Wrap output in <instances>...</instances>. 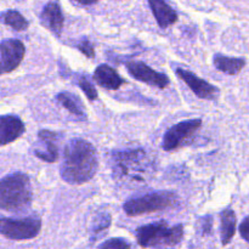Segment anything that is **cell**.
Returning a JSON list of instances; mask_svg holds the SVG:
<instances>
[{
  "label": "cell",
  "instance_id": "6da1fadb",
  "mask_svg": "<svg viewBox=\"0 0 249 249\" xmlns=\"http://www.w3.org/2000/svg\"><path fill=\"white\" fill-rule=\"evenodd\" d=\"M97 155L94 146L83 139H72L66 145L61 163V178L68 184H84L96 174Z\"/></svg>",
  "mask_w": 249,
  "mask_h": 249
},
{
  "label": "cell",
  "instance_id": "7a4b0ae2",
  "mask_svg": "<svg viewBox=\"0 0 249 249\" xmlns=\"http://www.w3.org/2000/svg\"><path fill=\"white\" fill-rule=\"evenodd\" d=\"M31 180L24 173H12L0 180V209L17 212L29 207L33 196Z\"/></svg>",
  "mask_w": 249,
  "mask_h": 249
},
{
  "label": "cell",
  "instance_id": "3957f363",
  "mask_svg": "<svg viewBox=\"0 0 249 249\" xmlns=\"http://www.w3.org/2000/svg\"><path fill=\"white\" fill-rule=\"evenodd\" d=\"M184 237V226H169L165 221L143 225L136 230L138 243L143 248L173 249Z\"/></svg>",
  "mask_w": 249,
  "mask_h": 249
},
{
  "label": "cell",
  "instance_id": "277c9868",
  "mask_svg": "<svg viewBox=\"0 0 249 249\" xmlns=\"http://www.w3.org/2000/svg\"><path fill=\"white\" fill-rule=\"evenodd\" d=\"M113 173L118 179L143 181L152 170V163L142 150H126L114 152Z\"/></svg>",
  "mask_w": 249,
  "mask_h": 249
},
{
  "label": "cell",
  "instance_id": "5b68a950",
  "mask_svg": "<svg viewBox=\"0 0 249 249\" xmlns=\"http://www.w3.org/2000/svg\"><path fill=\"white\" fill-rule=\"evenodd\" d=\"M177 202L178 197L174 192L158 191L129 199L124 203L123 209L128 215L135 216L170 208Z\"/></svg>",
  "mask_w": 249,
  "mask_h": 249
},
{
  "label": "cell",
  "instance_id": "8992f818",
  "mask_svg": "<svg viewBox=\"0 0 249 249\" xmlns=\"http://www.w3.org/2000/svg\"><path fill=\"white\" fill-rule=\"evenodd\" d=\"M41 223L38 218L11 219L0 216V235L9 240H32L40 232Z\"/></svg>",
  "mask_w": 249,
  "mask_h": 249
},
{
  "label": "cell",
  "instance_id": "52a82bcc",
  "mask_svg": "<svg viewBox=\"0 0 249 249\" xmlns=\"http://www.w3.org/2000/svg\"><path fill=\"white\" fill-rule=\"evenodd\" d=\"M202 125L201 119H189L173 125L163 136L162 148L164 151H173L179 147L184 141L191 138Z\"/></svg>",
  "mask_w": 249,
  "mask_h": 249
},
{
  "label": "cell",
  "instance_id": "ba28073f",
  "mask_svg": "<svg viewBox=\"0 0 249 249\" xmlns=\"http://www.w3.org/2000/svg\"><path fill=\"white\" fill-rule=\"evenodd\" d=\"M26 53L23 43L18 39H7L0 43V75L12 72L21 65Z\"/></svg>",
  "mask_w": 249,
  "mask_h": 249
},
{
  "label": "cell",
  "instance_id": "9c48e42d",
  "mask_svg": "<svg viewBox=\"0 0 249 249\" xmlns=\"http://www.w3.org/2000/svg\"><path fill=\"white\" fill-rule=\"evenodd\" d=\"M126 68H128V72L135 79L146 83L148 85L163 89V88H165L169 84V78L167 75L152 70V68L148 67L147 65H145L142 62H135V61L134 62H129L126 65Z\"/></svg>",
  "mask_w": 249,
  "mask_h": 249
},
{
  "label": "cell",
  "instance_id": "30bf717a",
  "mask_svg": "<svg viewBox=\"0 0 249 249\" xmlns=\"http://www.w3.org/2000/svg\"><path fill=\"white\" fill-rule=\"evenodd\" d=\"M178 77L181 80H184L187 85L190 87V89L195 92L198 97L206 100H215L219 95L218 88H215L214 85L209 84L206 80L201 79L199 77H197L195 73L190 72V71L184 70V68H178L177 70Z\"/></svg>",
  "mask_w": 249,
  "mask_h": 249
},
{
  "label": "cell",
  "instance_id": "8fae6325",
  "mask_svg": "<svg viewBox=\"0 0 249 249\" xmlns=\"http://www.w3.org/2000/svg\"><path fill=\"white\" fill-rule=\"evenodd\" d=\"M58 134L50 130H40L38 133V143L34 147V155L44 162L53 163L58 157Z\"/></svg>",
  "mask_w": 249,
  "mask_h": 249
},
{
  "label": "cell",
  "instance_id": "7c38bea8",
  "mask_svg": "<svg viewBox=\"0 0 249 249\" xmlns=\"http://www.w3.org/2000/svg\"><path fill=\"white\" fill-rule=\"evenodd\" d=\"M26 130L23 122L14 114L0 116V146L9 145Z\"/></svg>",
  "mask_w": 249,
  "mask_h": 249
},
{
  "label": "cell",
  "instance_id": "4fadbf2b",
  "mask_svg": "<svg viewBox=\"0 0 249 249\" xmlns=\"http://www.w3.org/2000/svg\"><path fill=\"white\" fill-rule=\"evenodd\" d=\"M40 19L41 23L46 28L53 32L56 36H60L61 32H62L65 18H63L62 10H61L60 4L57 1H50L44 6L40 15Z\"/></svg>",
  "mask_w": 249,
  "mask_h": 249
},
{
  "label": "cell",
  "instance_id": "5bb4252c",
  "mask_svg": "<svg viewBox=\"0 0 249 249\" xmlns=\"http://www.w3.org/2000/svg\"><path fill=\"white\" fill-rule=\"evenodd\" d=\"M148 4L156 21L162 28H167L178 21L177 12L165 0H148Z\"/></svg>",
  "mask_w": 249,
  "mask_h": 249
},
{
  "label": "cell",
  "instance_id": "9a60e30c",
  "mask_svg": "<svg viewBox=\"0 0 249 249\" xmlns=\"http://www.w3.org/2000/svg\"><path fill=\"white\" fill-rule=\"evenodd\" d=\"M94 79L96 80L97 84L102 88H106L109 90H116L123 84V79L121 75L116 72L108 65H100L95 70Z\"/></svg>",
  "mask_w": 249,
  "mask_h": 249
},
{
  "label": "cell",
  "instance_id": "2e32d148",
  "mask_svg": "<svg viewBox=\"0 0 249 249\" xmlns=\"http://www.w3.org/2000/svg\"><path fill=\"white\" fill-rule=\"evenodd\" d=\"M214 65L220 72L230 75H236L245 67L246 61L238 57H228V56L216 53L214 56Z\"/></svg>",
  "mask_w": 249,
  "mask_h": 249
},
{
  "label": "cell",
  "instance_id": "e0dca14e",
  "mask_svg": "<svg viewBox=\"0 0 249 249\" xmlns=\"http://www.w3.org/2000/svg\"><path fill=\"white\" fill-rule=\"evenodd\" d=\"M236 214L232 209L228 208L221 213V226H220V236L221 243L224 246L229 245L236 232Z\"/></svg>",
  "mask_w": 249,
  "mask_h": 249
},
{
  "label": "cell",
  "instance_id": "ac0fdd59",
  "mask_svg": "<svg viewBox=\"0 0 249 249\" xmlns=\"http://www.w3.org/2000/svg\"><path fill=\"white\" fill-rule=\"evenodd\" d=\"M56 100H57L70 113L74 114L78 118L85 121L87 114H85L84 107H83V104L79 100V97H77L74 94H72V92L63 91L60 92V94L56 96Z\"/></svg>",
  "mask_w": 249,
  "mask_h": 249
},
{
  "label": "cell",
  "instance_id": "d6986e66",
  "mask_svg": "<svg viewBox=\"0 0 249 249\" xmlns=\"http://www.w3.org/2000/svg\"><path fill=\"white\" fill-rule=\"evenodd\" d=\"M1 19L5 24L14 28L15 31H24L28 27L27 19L18 11H15V10H9L5 14H2Z\"/></svg>",
  "mask_w": 249,
  "mask_h": 249
},
{
  "label": "cell",
  "instance_id": "ffe728a7",
  "mask_svg": "<svg viewBox=\"0 0 249 249\" xmlns=\"http://www.w3.org/2000/svg\"><path fill=\"white\" fill-rule=\"evenodd\" d=\"M109 225H111V215L107 212L97 214L92 221V238H97V236L104 233V231H106L109 228Z\"/></svg>",
  "mask_w": 249,
  "mask_h": 249
},
{
  "label": "cell",
  "instance_id": "44dd1931",
  "mask_svg": "<svg viewBox=\"0 0 249 249\" xmlns=\"http://www.w3.org/2000/svg\"><path fill=\"white\" fill-rule=\"evenodd\" d=\"M79 87H80V89L83 90V92L87 95L88 99L91 100V101H92V100L97 99L96 89H95V87L92 85V83L90 82L88 78H85V77L79 78Z\"/></svg>",
  "mask_w": 249,
  "mask_h": 249
},
{
  "label": "cell",
  "instance_id": "7402d4cb",
  "mask_svg": "<svg viewBox=\"0 0 249 249\" xmlns=\"http://www.w3.org/2000/svg\"><path fill=\"white\" fill-rule=\"evenodd\" d=\"M130 243L124 238H111L102 243L99 249H129Z\"/></svg>",
  "mask_w": 249,
  "mask_h": 249
},
{
  "label": "cell",
  "instance_id": "603a6c76",
  "mask_svg": "<svg viewBox=\"0 0 249 249\" xmlns=\"http://www.w3.org/2000/svg\"><path fill=\"white\" fill-rule=\"evenodd\" d=\"M78 49H79L80 51H82L83 53H84L87 57H94V48H92L91 43H90L88 39H83L82 41H79L78 43Z\"/></svg>",
  "mask_w": 249,
  "mask_h": 249
},
{
  "label": "cell",
  "instance_id": "cb8c5ba5",
  "mask_svg": "<svg viewBox=\"0 0 249 249\" xmlns=\"http://www.w3.org/2000/svg\"><path fill=\"white\" fill-rule=\"evenodd\" d=\"M199 228H201V232L203 235H209L212 232V228H213V219H212V216L208 215L201 219L199 220Z\"/></svg>",
  "mask_w": 249,
  "mask_h": 249
},
{
  "label": "cell",
  "instance_id": "d4e9b609",
  "mask_svg": "<svg viewBox=\"0 0 249 249\" xmlns=\"http://www.w3.org/2000/svg\"><path fill=\"white\" fill-rule=\"evenodd\" d=\"M240 233L242 238L249 242V216H247L240 225Z\"/></svg>",
  "mask_w": 249,
  "mask_h": 249
},
{
  "label": "cell",
  "instance_id": "484cf974",
  "mask_svg": "<svg viewBox=\"0 0 249 249\" xmlns=\"http://www.w3.org/2000/svg\"><path fill=\"white\" fill-rule=\"evenodd\" d=\"M77 1L83 5H91V4H95V2H97L99 0H77Z\"/></svg>",
  "mask_w": 249,
  "mask_h": 249
}]
</instances>
